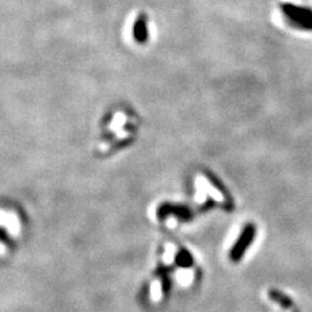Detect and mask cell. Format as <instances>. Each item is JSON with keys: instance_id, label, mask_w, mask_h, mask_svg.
I'll list each match as a JSON object with an SVG mask.
<instances>
[{"instance_id": "3", "label": "cell", "mask_w": 312, "mask_h": 312, "mask_svg": "<svg viewBox=\"0 0 312 312\" xmlns=\"http://www.w3.org/2000/svg\"><path fill=\"white\" fill-rule=\"evenodd\" d=\"M269 297L272 298L273 301L277 302L278 305H281L282 307H290V306H293V301H290L289 298L285 297L284 294L277 293L276 290H272V291H269Z\"/></svg>"}, {"instance_id": "1", "label": "cell", "mask_w": 312, "mask_h": 312, "mask_svg": "<svg viewBox=\"0 0 312 312\" xmlns=\"http://www.w3.org/2000/svg\"><path fill=\"white\" fill-rule=\"evenodd\" d=\"M256 229L252 224L247 225L244 229V232L240 236V238L237 240V242L233 246L232 251H230V259L233 262H240L241 258L245 255V252L247 250V247L252 244V241L255 238Z\"/></svg>"}, {"instance_id": "2", "label": "cell", "mask_w": 312, "mask_h": 312, "mask_svg": "<svg viewBox=\"0 0 312 312\" xmlns=\"http://www.w3.org/2000/svg\"><path fill=\"white\" fill-rule=\"evenodd\" d=\"M281 9L284 12V15L286 16V20H312L311 8L299 7V5H294V4H282Z\"/></svg>"}]
</instances>
